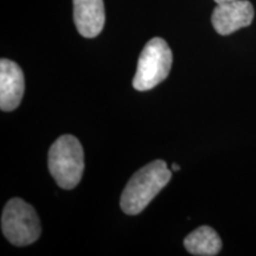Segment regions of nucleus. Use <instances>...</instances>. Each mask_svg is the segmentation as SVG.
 <instances>
[{"instance_id": "1", "label": "nucleus", "mask_w": 256, "mask_h": 256, "mask_svg": "<svg viewBox=\"0 0 256 256\" xmlns=\"http://www.w3.org/2000/svg\"><path fill=\"white\" fill-rule=\"evenodd\" d=\"M172 177L164 160H154L140 168L130 179L121 194V209L127 215H138L151 203Z\"/></svg>"}, {"instance_id": "2", "label": "nucleus", "mask_w": 256, "mask_h": 256, "mask_svg": "<svg viewBox=\"0 0 256 256\" xmlns=\"http://www.w3.org/2000/svg\"><path fill=\"white\" fill-rule=\"evenodd\" d=\"M48 165L60 188L72 190L78 186L84 170V154L78 138L69 134L60 136L50 147Z\"/></svg>"}, {"instance_id": "3", "label": "nucleus", "mask_w": 256, "mask_h": 256, "mask_svg": "<svg viewBox=\"0 0 256 256\" xmlns=\"http://www.w3.org/2000/svg\"><path fill=\"white\" fill-rule=\"evenodd\" d=\"M172 66V51L162 38L156 37L147 42L139 60L133 87L139 92L151 90L168 78Z\"/></svg>"}, {"instance_id": "4", "label": "nucleus", "mask_w": 256, "mask_h": 256, "mask_svg": "<svg viewBox=\"0 0 256 256\" xmlns=\"http://www.w3.org/2000/svg\"><path fill=\"white\" fill-rule=\"evenodd\" d=\"M2 234L17 247L32 244L40 238V220L36 210L20 198L8 202L2 216Z\"/></svg>"}, {"instance_id": "5", "label": "nucleus", "mask_w": 256, "mask_h": 256, "mask_svg": "<svg viewBox=\"0 0 256 256\" xmlns=\"http://www.w3.org/2000/svg\"><path fill=\"white\" fill-rule=\"evenodd\" d=\"M254 19V8L248 0L217 4L211 16L212 26L217 34L228 36L242 28H247Z\"/></svg>"}, {"instance_id": "6", "label": "nucleus", "mask_w": 256, "mask_h": 256, "mask_svg": "<svg viewBox=\"0 0 256 256\" xmlns=\"http://www.w3.org/2000/svg\"><path fill=\"white\" fill-rule=\"evenodd\" d=\"M25 80L20 66L14 60H0V108L11 112L18 108L24 95Z\"/></svg>"}, {"instance_id": "7", "label": "nucleus", "mask_w": 256, "mask_h": 256, "mask_svg": "<svg viewBox=\"0 0 256 256\" xmlns=\"http://www.w3.org/2000/svg\"><path fill=\"white\" fill-rule=\"evenodd\" d=\"M74 22L78 34L94 38L104 30L106 14L104 0H72Z\"/></svg>"}, {"instance_id": "8", "label": "nucleus", "mask_w": 256, "mask_h": 256, "mask_svg": "<svg viewBox=\"0 0 256 256\" xmlns=\"http://www.w3.org/2000/svg\"><path fill=\"white\" fill-rule=\"evenodd\" d=\"M184 247L192 255L215 256L222 249V240L211 226H202L185 238Z\"/></svg>"}, {"instance_id": "9", "label": "nucleus", "mask_w": 256, "mask_h": 256, "mask_svg": "<svg viewBox=\"0 0 256 256\" xmlns=\"http://www.w3.org/2000/svg\"><path fill=\"white\" fill-rule=\"evenodd\" d=\"M217 4H223V2H234V0H215Z\"/></svg>"}, {"instance_id": "10", "label": "nucleus", "mask_w": 256, "mask_h": 256, "mask_svg": "<svg viewBox=\"0 0 256 256\" xmlns=\"http://www.w3.org/2000/svg\"><path fill=\"white\" fill-rule=\"evenodd\" d=\"M172 170H174V171H179V170H180V166L178 164H174L172 165Z\"/></svg>"}]
</instances>
